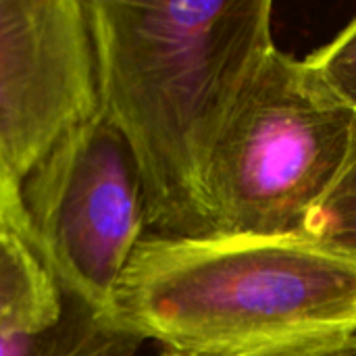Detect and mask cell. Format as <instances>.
Wrapping results in <instances>:
<instances>
[{
  "mask_svg": "<svg viewBox=\"0 0 356 356\" xmlns=\"http://www.w3.org/2000/svg\"><path fill=\"white\" fill-rule=\"evenodd\" d=\"M86 10L100 111L136 163L148 234L215 236L213 156L275 48L273 2L86 0Z\"/></svg>",
  "mask_w": 356,
  "mask_h": 356,
  "instance_id": "obj_1",
  "label": "cell"
},
{
  "mask_svg": "<svg viewBox=\"0 0 356 356\" xmlns=\"http://www.w3.org/2000/svg\"><path fill=\"white\" fill-rule=\"evenodd\" d=\"M100 317L179 356H356V252L307 234H146Z\"/></svg>",
  "mask_w": 356,
  "mask_h": 356,
  "instance_id": "obj_2",
  "label": "cell"
},
{
  "mask_svg": "<svg viewBox=\"0 0 356 356\" xmlns=\"http://www.w3.org/2000/svg\"><path fill=\"white\" fill-rule=\"evenodd\" d=\"M356 111L277 46L244 90L213 156L215 236H300L338 181Z\"/></svg>",
  "mask_w": 356,
  "mask_h": 356,
  "instance_id": "obj_3",
  "label": "cell"
},
{
  "mask_svg": "<svg viewBox=\"0 0 356 356\" xmlns=\"http://www.w3.org/2000/svg\"><path fill=\"white\" fill-rule=\"evenodd\" d=\"M21 204L60 292L104 315L148 227L136 163L102 111L21 179Z\"/></svg>",
  "mask_w": 356,
  "mask_h": 356,
  "instance_id": "obj_4",
  "label": "cell"
},
{
  "mask_svg": "<svg viewBox=\"0 0 356 356\" xmlns=\"http://www.w3.org/2000/svg\"><path fill=\"white\" fill-rule=\"evenodd\" d=\"M98 111L86 0H0V154L15 177Z\"/></svg>",
  "mask_w": 356,
  "mask_h": 356,
  "instance_id": "obj_5",
  "label": "cell"
},
{
  "mask_svg": "<svg viewBox=\"0 0 356 356\" xmlns=\"http://www.w3.org/2000/svg\"><path fill=\"white\" fill-rule=\"evenodd\" d=\"M65 296L31 242L0 227V334L58 321Z\"/></svg>",
  "mask_w": 356,
  "mask_h": 356,
  "instance_id": "obj_6",
  "label": "cell"
},
{
  "mask_svg": "<svg viewBox=\"0 0 356 356\" xmlns=\"http://www.w3.org/2000/svg\"><path fill=\"white\" fill-rule=\"evenodd\" d=\"M65 296V294H63ZM144 342L115 330L98 313L65 296L56 323L0 334V356H138Z\"/></svg>",
  "mask_w": 356,
  "mask_h": 356,
  "instance_id": "obj_7",
  "label": "cell"
},
{
  "mask_svg": "<svg viewBox=\"0 0 356 356\" xmlns=\"http://www.w3.org/2000/svg\"><path fill=\"white\" fill-rule=\"evenodd\" d=\"M305 234L356 252V123L348 161L330 194L311 213Z\"/></svg>",
  "mask_w": 356,
  "mask_h": 356,
  "instance_id": "obj_8",
  "label": "cell"
},
{
  "mask_svg": "<svg viewBox=\"0 0 356 356\" xmlns=\"http://www.w3.org/2000/svg\"><path fill=\"white\" fill-rule=\"evenodd\" d=\"M305 60L334 96L356 111V17Z\"/></svg>",
  "mask_w": 356,
  "mask_h": 356,
  "instance_id": "obj_9",
  "label": "cell"
},
{
  "mask_svg": "<svg viewBox=\"0 0 356 356\" xmlns=\"http://www.w3.org/2000/svg\"><path fill=\"white\" fill-rule=\"evenodd\" d=\"M0 227L13 229L29 240L27 219L21 204V181L8 169L2 154H0Z\"/></svg>",
  "mask_w": 356,
  "mask_h": 356,
  "instance_id": "obj_10",
  "label": "cell"
},
{
  "mask_svg": "<svg viewBox=\"0 0 356 356\" xmlns=\"http://www.w3.org/2000/svg\"><path fill=\"white\" fill-rule=\"evenodd\" d=\"M159 356H179V355H173V353H165V350H163Z\"/></svg>",
  "mask_w": 356,
  "mask_h": 356,
  "instance_id": "obj_11",
  "label": "cell"
}]
</instances>
